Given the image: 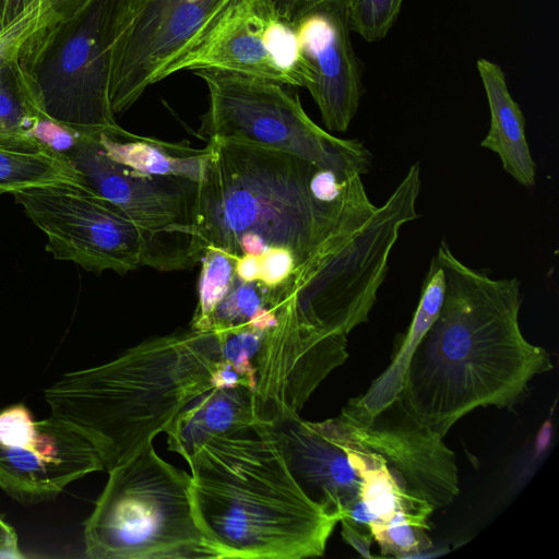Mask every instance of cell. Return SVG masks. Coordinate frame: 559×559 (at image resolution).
I'll return each instance as SVG.
<instances>
[{
  "label": "cell",
  "mask_w": 559,
  "mask_h": 559,
  "mask_svg": "<svg viewBox=\"0 0 559 559\" xmlns=\"http://www.w3.org/2000/svg\"><path fill=\"white\" fill-rule=\"evenodd\" d=\"M340 522L342 526L343 540L350 545L362 557L373 559L374 556L370 554V547L373 540L372 535L369 532H365L356 527L343 518Z\"/></svg>",
  "instance_id": "cell-24"
},
{
  "label": "cell",
  "mask_w": 559,
  "mask_h": 559,
  "mask_svg": "<svg viewBox=\"0 0 559 559\" xmlns=\"http://www.w3.org/2000/svg\"><path fill=\"white\" fill-rule=\"evenodd\" d=\"M301 51L311 69L307 85L325 127L345 132L362 92L361 70L349 37L344 0L325 1L294 22Z\"/></svg>",
  "instance_id": "cell-13"
},
{
  "label": "cell",
  "mask_w": 559,
  "mask_h": 559,
  "mask_svg": "<svg viewBox=\"0 0 559 559\" xmlns=\"http://www.w3.org/2000/svg\"><path fill=\"white\" fill-rule=\"evenodd\" d=\"M187 463L199 523L222 559L324 554L341 514L305 493L272 425L215 438Z\"/></svg>",
  "instance_id": "cell-4"
},
{
  "label": "cell",
  "mask_w": 559,
  "mask_h": 559,
  "mask_svg": "<svg viewBox=\"0 0 559 559\" xmlns=\"http://www.w3.org/2000/svg\"><path fill=\"white\" fill-rule=\"evenodd\" d=\"M22 557L14 528L0 516V558Z\"/></svg>",
  "instance_id": "cell-26"
},
{
  "label": "cell",
  "mask_w": 559,
  "mask_h": 559,
  "mask_svg": "<svg viewBox=\"0 0 559 559\" xmlns=\"http://www.w3.org/2000/svg\"><path fill=\"white\" fill-rule=\"evenodd\" d=\"M88 0H34L0 32V73L19 60L46 32L75 13Z\"/></svg>",
  "instance_id": "cell-19"
},
{
  "label": "cell",
  "mask_w": 559,
  "mask_h": 559,
  "mask_svg": "<svg viewBox=\"0 0 559 559\" xmlns=\"http://www.w3.org/2000/svg\"><path fill=\"white\" fill-rule=\"evenodd\" d=\"M259 423L253 391L246 385L213 388L181 409L164 431L168 450L187 462L209 441Z\"/></svg>",
  "instance_id": "cell-14"
},
{
  "label": "cell",
  "mask_w": 559,
  "mask_h": 559,
  "mask_svg": "<svg viewBox=\"0 0 559 559\" xmlns=\"http://www.w3.org/2000/svg\"><path fill=\"white\" fill-rule=\"evenodd\" d=\"M213 331L151 337L99 366L64 373L44 390L50 415L81 433L107 472L153 444L176 415L215 388Z\"/></svg>",
  "instance_id": "cell-3"
},
{
  "label": "cell",
  "mask_w": 559,
  "mask_h": 559,
  "mask_svg": "<svg viewBox=\"0 0 559 559\" xmlns=\"http://www.w3.org/2000/svg\"><path fill=\"white\" fill-rule=\"evenodd\" d=\"M143 1H150V0H143Z\"/></svg>",
  "instance_id": "cell-30"
},
{
  "label": "cell",
  "mask_w": 559,
  "mask_h": 559,
  "mask_svg": "<svg viewBox=\"0 0 559 559\" xmlns=\"http://www.w3.org/2000/svg\"><path fill=\"white\" fill-rule=\"evenodd\" d=\"M349 29L367 41L386 36L395 23L403 0H344Z\"/></svg>",
  "instance_id": "cell-22"
},
{
  "label": "cell",
  "mask_w": 559,
  "mask_h": 559,
  "mask_svg": "<svg viewBox=\"0 0 559 559\" xmlns=\"http://www.w3.org/2000/svg\"><path fill=\"white\" fill-rule=\"evenodd\" d=\"M282 15L290 22L297 20L300 15L312 8L329 0H271Z\"/></svg>",
  "instance_id": "cell-25"
},
{
  "label": "cell",
  "mask_w": 559,
  "mask_h": 559,
  "mask_svg": "<svg viewBox=\"0 0 559 559\" xmlns=\"http://www.w3.org/2000/svg\"><path fill=\"white\" fill-rule=\"evenodd\" d=\"M221 70L307 87L311 69L294 23L271 0H223L166 66L160 81L183 70Z\"/></svg>",
  "instance_id": "cell-8"
},
{
  "label": "cell",
  "mask_w": 559,
  "mask_h": 559,
  "mask_svg": "<svg viewBox=\"0 0 559 559\" xmlns=\"http://www.w3.org/2000/svg\"><path fill=\"white\" fill-rule=\"evenodd\" d=\"M82 135L84 134L52 120L41 109L37 111L29 130L32 139L66 157L73 151Z\"/></svg>",
  "instance_id": "cell-23"
},
{
  "label": "cell",
  "mask_w": 559,
  "mask_h": 559,
  "mask_svg": "<svg viewBox=\"0 0 559 559\" xmlns=\"http://www.w3.org/2000/svg\"><path fill=\"white\" fill-rule=\"evenodd\" d=\"M551 438H552V425H551V420L548 419L542 425V427L539 428V430L536 435L533 460L538 459V457H540V455H543V453L549 447Z\"/></svg>",
  "instance_id": "cell-28"
},
{
  "label": "cell",
  "mask_w": 559,
  "mask_h": 559,
  "mask_svg": "<svg viewBox=\"0 0 559 559\" xmlns=\"http://www.w3.org/2000/svg\"><path fill=\"white\" fill-rule=\"evenodd\" d=\"M108 474L84 522L86 557L222 559L199 523L191 476L163 460L153 444Z\"/></svg>",
  "instance_id": "cell-5"
},
{
  "label": "cell",
  "mask_w": 559,
  "mask_h": 559,
  "mask_svg": "<svg viewBox=\"0 0 559 559\" xmlns=\"http://www.w3.org/2000/svg\"><path fill=\"white\" fill-rule=\"evenodd\" d=\"M85 187L123 211L148 237L144 265L191 267L190 247L200 182L138 174L108 157L94 136L82 135L68 155Z\"/></svg>",
  "instance_id": "cell-9"
},
{
  "label": "cell",
  "mask_w": 559,
  "mask_h": 559,
  "mask_svg": "<svg viewBox=\"0 0 559 559\" xmlns=\"http://www.w3.org/2000/svg\"><path fill=\"white\" fill-rule=\"evenodd\" d=\"M190 254L207 248L260 259L283 250L343 301L369 314L403 225L418 217L420 167L413 164L380 206L360 176L296 155L209 139Z\"/></svg>",
  "instance_id": "cell-1"
},
{
  "label": "cell",
  "mask_w": 559,
  "mask_h": 559,
  "mask_svg": "<svg viewBox=\"0 0 559 559\" xmlns=\"http://www.w3.org/2000/svg\"><path fill=\"white\" fill-rule=\"evenodd\" d=\"M58 182L85 187L82 175L68 157L37 141L0 144V188L7 192Z\"/></svg>",
  "instance_id": "cell-18"
},
{
  "label": "cell",
  "mask_w": 559,
  "mask_h": 559,
  "mask_svg": "<svg viewBox=\"0 0 559 559\" xmlns=\"http://www.w3.org/2000/svg\"><path fill=\"white\" fill-rule=\"evenodd\" d=\"M143 2L88 0L20 58L49 118L84 135L119 127L109 100L111 55Z\"/></svg>",
  "instance_id": "cell-6"
},
{
  "label": "cell",
  "mask_w": 559,
  "mask_h": 559,
  "mask_svg": "<svg viewBox=\"0 0 559 559\" xmlns=\"http://www.w3.org/2000/svg\"><path fill=\"white\" fill-rule=\"evenodd\" d=\"M444 289L443 270L433 257L423 284L417 309L391 364L371 383L366 393L349 400L361 413L374 416L396 401L411 357L441 309Z\"/></svg>",
  "instance_id": "cell-17"
},
{
  "label": "cell",
  "mask_w": 559,
  "mask_h": 559,
  "mask_svg": "<svg viewBox=\"0 0 559 559\" xmlns=\"http://www.w3.org/2000/svg\"><path fill=\"white\" fill-rule=\"evenodd\" d=\"M104 471L88 440L60 419L35 420L23 404L0 411V488L23 503L53 499Z\"/></svg>",
  "instance_id": "cell-11"
},
{
  "label": "cell",
  "mask_w": 559,
  "mask_h": 559,
  "mask_svg": "<svg viewBox=\"0 0 559 559\" xmlns=\"http://www.w3.org/2000/svg\"><path fill=\"white\" fill-rule=\"evenodd\" d=\"M34 0H0V32L21 15Z\"/></svg>",
  "instance_id": "cell-27"
},
{
  "label": "cell",
  "mask_w": 559,
  "mask_h": 559,
  "mask_svg": "<svg viewBox=\"0 0 559 559\" xmlns=\"http://www.w3.org/2000/svg\"><path fill=\"white\" fill-rule=\"evenodd\" d=\"M7 191L2 188H0V194L5 193Z\"/></svg>",
  "instance_id": "cell-29"
},
{
  "label": "cell",
  "mask_w": 559,
  "mask_h": 559,
  "mask_svg": "<svg viewBox=\"0 0 559 559\" xmlns=\"http://www.w3.org/2000/svg\"><path fill=\"white\" fill-rule=\"evenodd\" d=\"M19 60L0 73V144L34 140L29 130L41 109Z\"/></svg>",
  "instance_id": "cell-20"
},
{
  "label": "cell",
  "mask_w": 559,
  "mask_h": 559,
  "mask_svg": "<svg viewBox=\"0 0 559 559\" xmlns=\"http://www.w3.org/2000/svg\"><path fill=\"white\" fill-rule=\"evenodd\" d=\"M435 257L444 274L443 302L411 357L396 402L444 438L477 407L511 409L552 362L522 334L518 278L495 280L465 265L445 241Z\"/></svg>",
  "instance_id": "cell-2"
},
{
  "label": "cell",
  "mask_w": 559,
  "mask_h": 559,
  "mask_svg": "<svg viewBox=\"0 0 559 559\" xmlns=\"http://www.w3.org/2000/svg\"><path fill=\"white\" fill-rule=\"evenodd\" d=\"M198 285V304L190 329L195 330L211 313L229 288L234 276V257L217 248H207L202 258Z\"/></svg>",
  "instance_id": "cell-21"
},
{
  "label": "cell",
  "mask_w": 559,
  "mask_h": 559,
  "mask_svg": "<svg viewBox=\"0 0 559 559\" xmlns=\"http://www.w3.org/2000/svg\"><path fill=\"white\" fill-rule=\"evenodd\" d=\"M103 152L138 174L173 176L202 180L209 147L193 148L189 143H169L133 134L120 126L93 134Z\"/></svg>",
  "instance_id": "cell-16"
},
{
  "label": "cell",
  "mask_w": 559,
  "mask_h": 559,
  "mask_svg": "<svg viewBox=\"0 0 559 559\" xmlns=\"http://www.w3.org/2000/svg\"><path fill=\"white\" fill-rule=\"evenodd\" d=\"M477 70L486 93L490 126L480 146L498 154L503 169L519 183H535L536 166L525 135V118L512 98L506 75L495 62L480 58Z\"/></svg>",
  "instance_id": "cell-15"
},
{
  "label": "cell",
  "mask_w": 559,
  "mask_h": 559,
  "mask_svg": "<svg viewBox=\"0 0 559 559\" xmlns=\"http://www.w3.org/2000/svg\"><path fill=\"white\" fill-rule=\"evenodd\" d=\"M209 90L199 134L286 152L318 167L366 174L372 156L357 139L331 135L305 112L289 85L221 70H195Z\"/></svg>",
  "instance_id": "cell-7"
},
{
  "label": "cell",
  "mask_w": 559,
  "mask_h": 559,
  "mask_svg": "<svg viewBox=\"0 0 559 559\" xmlns=\"http://www.w3.org/2000/svg\"><path fill=\"white\" fill-rule=\"evenodd\" d=\"M47 236L53 259L99 275L144 265L147 235L118 206L87 187L58 182L11 192Z\"/></svg>",
  "instance_id": "cell-10"
},
{
  "label": "cell",
  "mask_w": 559,
  "mask_h": 559,
  "mask_svg": "<svg viewBox=\"0 0 559 559\" xmlns=\"http://www.w3.org/2000/svg\"><path fill=\"white\" fill-rule=\"evenodd\" d=\"M223 0L144 1L117 38L112 55L109 100L112 111L130 108L193 37Z\"/></svg>",
  "instance_id": "cell-12"
}]
</instances>
